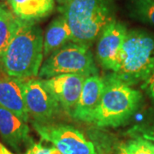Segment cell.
<instances>
[{"mask_svg": "<svg viewBox=\"0 0 154 154\" xmlns=\"http://www.w3.org/2000/svg\"><path fill=\"white\" fill-rule=\"evenodd\" d=\"M134 131L139 134L138 137L142 138L146 140L154 142V125L152 126H137L134 128Z\"/></svg>", "mask_w": 154, "mask_h": 154, "instance_id": "18", "label": "cell"}, {"mask_svg": "<svg viewBox=\"0 0 154 154\" xmlns=\"http://www.w3.org/2000/svg\"><path fill=\"white\" fill-rule=\"evenodd\" d=\"M50 149L40 143H33L28 147L25 154H49Z\"/></svg>", "mask_w": 154, "mask_h": 154, "instance_id": "20", "label": "cell"}, {"mask_svg": "<svg viewBox=\"0 0 154 154\" xmlns=\"http://www.w3.org/2000/svg\"><path fill=\"white\" fill-rule=\"evenodd\" d=\"M104 82L102 99L93 123L99 127L121 126L137 110L142 94L111 75L105 79Z\"/></svg>", "mask_w": 154, "mask_h": 154, "instance_id": "4", "label": "cell"}, {"mask_svg": "<svg viewBox=\"0 0 154 154\" xmlns=\"http://www.w3.org/2000/svg\"><path fill=\"white\" fill-rule=\"evenodd\" d=\"M0 154H13L3 144L0 143Z\"/></svg>", "mask_w": 154, "mask_h": 154, "instance_id": "21", "label": "cell"}, {"mask_svg": "<svg viewBox=\"0 0 154 154\" xmlns=\"http://www.w3.org/2000/svg\"><path fill=\"white\" fill-rule=\"evenodd\" d=\"M60 11L70 28L71 42L88 46L115 20L110 0H73Z\"/></svg>", "mask_w": 154, "mask_h": 154, "instance_id": "3", "label": "cell"}, {"mask_svg": "<svg viewBox=\"0 0 154 154\" xmlns=\"http://www.w3.org/2000/svg\"><path fill=\"white\" fill-rule=\"evenodd\" d=\"M141 88L154 101V71L142 82Z\"/></svg>", "mask_w": 154, "mask_h": 154, "instance_id": "19", "label": "cell"}, {"mask_svg": "<svg viewBox=\"0 0 154 154\" xmlns=\"http://www.w3.org/2000/svg\"><path fill=\"white\" fill-rule=\"evenodd\" d=\"M1 1H3V0H1Z\"/></svg>", "mask_w": 154, "mask_h": 154, "instance_id": "26", "label": "cell"}, {"mask_svg": "<svg viewBox=\"0 0 154 154\" xmlns=\"http://www.w3.org/2000/svg\"><path fill=\"white\" fill-rule=\"evenodd\" d=\"M19 19L0 4V59L17 32Z\"/></svg>", "mask_w": 154, "mask_h": 154, "instance_id": "15", "label": "cell"}, {"mask_svg": "<svg viewBox=\"0 0 154 154\" xmlns=\"http://www.w3.org/2000/svg\"><path fill=\"white\" fill-rule=\"evenodd\" d=\"M49 154H62V153H61L60 152H59L57 149L56 148V147H51V148L50 149Z\"/></svg>", "mask_w": 154, "mask_h": 154, "instance_id": "25", "label": "cell"}, {"mask_svg": "<svg viewBox=\"0 0 154 154\" xmlns=\"http://www.w3.org/2000/svg\"><path fill=\"white\" fill-rule=\"evenodd\" d=\"M127 32L124 23L114 20L100 33L96 55L100 65L105 69L112 72L116 69Z\"/></svg>", "mask_w": 154, "mask_h": 154, "instance_id": "8", "label": "cell"}, {"mask_svg": "<svg viewBox=\"0 0 154 154\" xmlns=\"http://www.w3.org/2000/svg\"><path fill=\"white\" fill-rule=\"evenodd\" d=\"M14 15L20 20L33 22L49 17L55 8L54 0H8Z\"/></svg>", "mask_w": 154, "mask_h": 154, "instance_id": "13", "label": "cell"}, {"mask_svg": "<svg viewBox=\"0 0 154 154\" xmlns=\"http://www.w3.org/2000/svg\"><path fill=\"white\" fill-rule=\"evenodd\" d=\"M43 140L49 141L62 154H95L94 144L80 131L69 125H47L33 122Z\"/></svg>", "mask_w": 154, "mask_h": 154, "instance_id": "6", "label": "cell"}, {"mask_svg": "<svg viewBox=\"0 0 154 154\" xmlns=\"http://www.w3.org/2000/svg\"><path fill=\"white\" fill-rule=\"evenodd\" d=\"M71 40V31L65 17L59 16L51 22L44 37V57H48Z\"/></svg>", "mask_w": 154, "mask_h": 154, "instance_id": "14", "label": "cell"}, {"mask_svg": "<svg viewBox=\"0 0 154 154\" xmlns=\"http://www.w3.org/2000/svg\"><path fill=\"white\" fill-rule=\"evenodd\" d=\"M146 143H147V145H148L149 148H150V150L152 151V154H154V142H152V141H148V140H146Z\"/></svg>", "mask_w": 154, "mask_h": 154, "instance_id": "24", "label": "cell"}, {"mask_svg": "<svg viewBox=\"0 0 154 154\" xmlns=\"http://www.w3.org/2000/svg\"><path fill=\"white\" fill-rule=\"evenodd\" d=\"M98 69L89 46L77 43H68L52 52L40 67L38 76L44 79L76 74L86 77L97 75Z\"/></svg>", "mask_w": 154, "mask_h": 154, "instance_id": "5", "label": "cell"}, {"mask_svg": "<svg viewBox=\"0 0 154 154\" xmlns=\"http://www.w3.org/2000/svg\"><path fill=\"white\" fill-rule=\"evenodd\" d=\"M154 71V34L144 29L128 30L116 69L110 75L129 86Z\"/></svg>", "mask_w": 154, "mask_h": 154, "instance_id": "2", "label": "cell"}, {"mask_svg": "<svg viewBox=\"0 0 154 154\" xmlns=\"http://www.w3.org/2000/svg\"><path fill=\"white\" fill-rule=\"evenodd\" d=\"M0 137L16 151L33 144L27 122L0 106Z\"/></svg>", "mask_w": 154, "mask_h": 154, "instance_id": "11", "label": "cell"}, {"mask_svg": "<svg viewBox=\"0 0 154 154\" xmlns=\"http://www.w3.org/2000/svg\"><path fill=\"white\" fill-rule=\"evenodd\" d=\"M58 4H59V5L61 7H63V6L67 5H69L71 1L73 0H56Z\"/></svg>", "mask_w": 154, "mask_h": 154, "instance_id": "22", "label": "cell"}, {"mask_svg": "<svg viewBox=\"0 0 154 154\" xmlns=\"http://www.w3.org/2000/svg\"><path fill=\"white\" fill-rule=\"evenodd\" d=\"M20 20V19H19ZM44 57V35L33 22L19 21L14 38L1 57L8 76L28 79L38 75Z\"/></svg>", "mask_w": 154, "mask_h": 154, "instance_id": "1", "label": "cell"}, {"mask_svg": "<svg viewBox=\"0 0 154 154\" xmlns=\"http://www.w3.org/2000/svg\"><path fill=\"white\" fill-rule=\"evenodd\" d=\"M24 82L25 79L8 75L0 77V106L27 122L29 114L24 99Z\"/></svg>", "mask_w": 154, "mask_h": 154, "instance_id": "12", "label": "cell"}, {"mask_svg": "<svg viewBox=\"0 0 154 154\" xmlns=\"http://www.w3.org/2000/svg\"><path fill=\"white\" fill-rule=\"evenodd\" d=\"M129 14L134 19L154 27V0H134Z\"/></svg>", "mask_w": 154, "mask_h": 154, "instance_id": "16", "label": "cell"}, {"mask_svg": "<svg viewBox=\"0 0 154 154\" xmlns=\"http://www.w3.org/2000/svg\"><path fill=\"white\" fill-rule=\"evenodd\" d=\"M116 154H128L126 152V151H125V149L123 148L122 144L120 145V146L117 147V150H116Z\"/></svg>", "mask_w": 154, "mask_h": 154, "instance_id": "23", "label": "cell"}, {"mask_svg": "<svg viewBox=\"0 0 154 154\" xmlns=\"http://www.w3.org/2000/svg\"><path fill=\"white\" fill-rule=\"evenodd\" d=\"M122 146L128 154H152L146 140L142 138L137 137L129 140L128 143L122 144Z\"/></svg>", "mask_w": 154, "mask_h": 154, "instance_id": "17", "label": "cell"}, {"mask_svg": "<svg viewBox=\"0 0 154 154\" xmlns=\"http://www.w3.org/2000/svg\"><path fill=\"white\" fill-rule=\"evenodd\" d=\"M105 88L104 79L97 75H91L85 80L82 91L73 117L77 120L93 122L94 114L99 107Z\"/></svg>", "mask_w": 154, "mask_h": 154, "instance_id": "10", "label": "cell"}, {"mask_svg": "<svg viewBox=\"0 0 154 154\" xmlns=\"http://www.w3.org/2000/svg\"><path fill=\"white\" fill-rule=\"evenodd\" d=\"M23 93L28 114L36 122L45 124L57 114L59 105L45 87L42 80L25 79Z\"/></svg>", "mask_w": 154, "mask_h": 154, "instance_id": "7", "label": "cell"}, {"mask_svg": "<svg viewBox=\"0 0 154 154\" xmlns=\"http://www.w3.org/2000/svg\"><path fill=\"white\" fill-rule=\"evenodd\" d=\"M88 77L76 75L66 74L42 80L45 87L67 112L73 115L78 100L82 91L85 80Z\"/></svg>", "mask_w": 154, "mask_h": 154, "instance_id": "9", "label": "cell"}]
</instances>
